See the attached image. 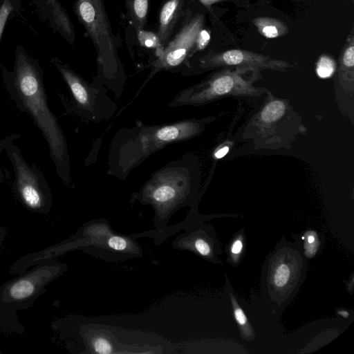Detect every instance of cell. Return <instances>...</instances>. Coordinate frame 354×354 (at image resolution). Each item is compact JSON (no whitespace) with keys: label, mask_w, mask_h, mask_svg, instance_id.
Returning <instances> with one entry per match:
<instances>
[{"label":"cell","mask_w":354,"mask_h":354,"mask_svg":"<svg viewBox=\"0 0 354 354\" xmlns=\"http://www.w3.org/2000/svg\"><path fill=\"white\" fill-rule=\"evenodd\" d=\"M1 77L16 109L28 115L46 140L56 174L63 183L71 187V162L68 145L57 118L47 101L44 73L39 62L21 45L15 50L12 71L0 66Z\"/></svg>","instance_id":"6da1fadb"},{"label":"cell","mask_w":354,"mask_h":354,"mask_svg":"<svg viewBox=\"0 0 354 354\" xmlns=\"http://www.w3.org/2000/svg\"><path fill=\"white\" fill-rule=\"evenodd\" d=\"M214 118L184 119L174 122L148 125L137 121L135 126L122 127L111 140L107 173L120 180L151 155L171 143L190 140L201 133Z\"/></svg>","instance_id":"7a4b0ae2"},{"label":"cell","mask_w":354,"mask_h":354,"mask_svg":"<svg viewBox=\"0 0 354 354\" xmlns=\"http://www.w3.org/2000/svg\"><path fill=\"white\" fill-rule=\"evenodd\" d=\"M199 177L196 157L187 153L152 173L131 199L150 205L156 218L165 220L191 203L196 195Z\"/></svg>","instance_id":"3957f363"},{"label":"cell","mask_w":354,"mask_h":354,"mask_svg":"<svg viewBox=\"0 0 354 354\" xmlns=\"http://www.w3.org/2000/svg\"><path fill=\"white\" fill-rule=\"evenodd\" d=\"M73 12L95 48L97 76L93 84L107 87L117 98L122 95L125 74L103 0H75Z\"/></svg>","instance_id":"277c9868"},{"label":"cell","mask_w":354,"mask_h":354,"mask_svg":"<svg viewBox=\"0 0 354 354\" xmlns=\"http://www.w3.org/2000/svg\"><path fill=\"white\" fill-rule=\"evenodd\" d=\"M249 71L242 68H229L219 71L201 82L179 91L168 106L173 108L199 106L223 97H258L267 92L266 88H259L253 84L260 78V74H254L250 79L243 77V74Z\"/></svg>","instance_id":"5b68a950"},{"label":"cell","mask_w":354,"mask_h":354,"mask_svg":"<svg viewBox=\"0 0 354 354\" xmlns=\"http://www.w3.org/2000/svg\"><path fill=\"white\" fill-rule=\"evenodd\" d=\"M50 63L62 76L70 91L69 102L59 96L68 112L94 122L109 120L114 115L118 106L109 97L105 87L89 84L57 57H53Z\"/></svg>","instance_id":"8992f818"},{"label":"cell","mask_w":354,"mask_h":354,"mask_svg":"<svg viewBox=\"0 0 354 354\" xmlns=\"http://www.w3.org/2000/svg\"><path fill=\"white\" fill-rule=\"evenodd\" d=\"M20 134L11 133L0 140V153H3L12 166L15 179L12 191L15 196L32 210L46 212L52 204V194L48 182L35 165L24 158L15 141Z\"/></svg>","instance_id":"52a82bcc"},{"label":"cell","mask_w":354,"mask_h":354,"mask_svg":"<svg viewBox=\"0 0 354 354\" xmlns=\"http://www.w3.org/2000/svg\"><path fill=\"white\" fill-rule=\"evenodd\" d=\"M204 24L205 15L202 13L189 17L165 47L156 50V59L152 63L151 71L138 94L157 73L171 71L189 60L198 50V38Z\"/></svg>","instance_id":"ba28073f"},{"label":"cell","mask_w":354,"mask_h":354,"mask_svg":"<svg viewBox=\"0 0 354 354\" xmlns=\"http://www.w3.org/2000/svg\"><path fill=\"white\" fill-rule=\"evenodd\" d=\"M234 67L260 73L262 70L284 71L292 65L284 60L241 49L223 52L209 51L198 59L197 68L206 70L218 67Z\"/></svg>","instance_id":"9c48e42d"},{"label":"cell","mask_w":354,"mask_h":354,"mask_svg":"<svg viewBox=\"0 0 354 354\" xmlns=\"http://www.w3.org/2000/svg\"><path fill=\"white\" fill-rule=\"evenodd\" d=\"M298 261L290 253L276 256L270 266L269 281L275 290L286 291L294 286L299 267Z\"/></svg>","instance_id":"30bf717a"},{"label":"cell","mask_w":354,"mask_h":354,"mask_svg":"<svg viewBox=\"0 0 354 354\" xmlns=\"http://www.w3.org/2000/svg\"><path fill=\"white\" fill-rule=\"evenodd\" d=\"M183 6V0H168L162 6L159 13L158 28L156 32L161 49L165 48L170 40L174 28L180 17Z\"/></svg>","instance_id":"8fae6325"},{"label":"cell","mask_w":354,"mask_h":354,"mask_svg":"<svg viewBox=\"0 0 354 354\" xmlns=\"http://www.w3.org/2000/svg\"><path fill=\"white\" fill-rule=\"evenodd\" d=\"M338 76L344 86L353 88L354 80V33L351 30L339 57Z\"/></svg>","instance_id":"7c38bea8"},{"label":"cell","mask_w":354,"mask_h":354,"mask_svg":"<svg viewBox=\"0 0 354 354\" xmlns=\"http://www.w3.org/2000/svg\"><path fill=\"white\" fill-rule=\"evenodd\" d=\"M252 24L255 26L259 32L268 39L284 36L289 31L287 24L279 19L257 17L252 19Z\"/></svg>","instance_id":"4fadbf2b"},{"label":"cell","mask_w":354,"mask_h":354,"mask_svg":"<svg viewBox=\"0 0 354 354\" xmlns=\"http://www.w3.org/2000/svg\"><path fill=\"white\" fill-rule=\"evenodd\" d=\"M130 20L138 31L144 30L147 24L149 0H124Z\"/></svg>","instance_id":"5bb4252c"},{"label":"cell","mask_w":354,"mask_h":354,"mask_svg":"<svg viewBox=\"0 0 354 354\" xmlns=\"http://www.w3.org/2000/svg\"><path fill=\"white\" fill-rule=\"evenodd\" d=\"M286 109V104L282 100H271L261 109L259 120L261 124L270 125L281 118L285 115Z\"/></svg>","instance_id":"9a60e30c"},{"label":"cell","mask_w":354,"mask_h":354,"mask_svg":"<svg viewBox=\"0 0 354 354\" xmlns=\"http://www.w3.org/2000/svg\"><path fill=\"white\" fill-rule=\"evenodd\" d=\"M230 298L233 306L234 317L241 329L243 336L248 340L252 339L254 333L245 315L232 294H230Z\"/></svg>","instance_id":"2e32d148"},{"label":"cell","mask_w":354,"mask_h":354,"mask_svg":"<svg viewBox=\"0 0 354 354\" xmlns=\"http://www.w3.org/2000/svg\"><path fill=\"white\" fill-rule=\"evenodd\" d=\"M335 68L334 59L328 55H322L317 62L316 73L321 78H328L333 75Z\"/></svg>","instance_id":"e0dca14e"},{"label":"cell","mask_w":354,"mask_h":354,"mask_svg":"<svg viewBox=\"0 0 354 354\" xmlns=\"http://www.w3.org/2000/svg\"><path fill=\"white\" fill-rule=\"evenodd\" d=\"M34 285L29 280H21L13 284L10 295L13 299H24L29 297L34 291Z\"/></svg>","instance_id":"ac0fdd59"},{"label":"cell","mask_w":354,"mask_h":354,"mask_svg":"<svg viewBox=\"0 0 354 354\" xmlns=\"http://www.w3.org/2000/svg\"><path fill=\"white\" fill-rule=\"evenodd\" d=\"M138 37L142 46L155 48L156 50L161 49L160 43L156 33L141 30L138 31Z\"/></svg>","instance_id":"d6986e66"},{"label":"cell","mask_w":354,"mask_h":354,"mask_svg":"<svg viewBox=\"0 0 354 354\" xmlns=\"http://www.w3.org/2000/svg\"><path fill=\"white\" fill-rule=\"evenodd\" d=\"M302 239L305 240L304 249L306 256L308 258L313 257L316 254L319 245V241L317 234L315 232H308Z\"/></svg>","instance_id":"ffe728a7"},{"label":"cell","mask_w":354,"mask_h":354,"mask_svg":"<svg viewBox=\"0 0 354 354\" xmlns=\"http://www.w3.org/2000/svg\"><path fill=\"white\" fill-rule=\"evenodd\" d=\"M107 245L113 250L125 252L130 248V241L124 237L113 235L108 239Z\"/></svg>","instance_id":"44dd1931"},{"label":"cell","mask_w":354,"mask_h":354,"mask_svg":"<svg viewBox=\"0 0 354 354\" xmlns=\"http://www.w3.org/2000/svg\"><path fill=\"white\" fill-rule=\"evenodd\" d=\"M93 349L95 353L109 354L113 353V345L111 342L104 337H97L92 341Z\"/></svg>","instance_id":"7402d4cb"},{"label":"cell","mask_w":354,"mask_h":354,"mask_svg":"<svg viewBox=\"0 0 354 354\" xmlns=\"http://www.w3.org/2000/svg\"><path fill=\"white\" fill-rule=\"evenodd\" d=\"M12 12V9L9 3L3 1L0 7V41L6 21Z\"/></svg>","instance_id":"603a6c76"},{"label":"cell","mask_w":354,"mask_h":354,"mask_svg":"<svg viewBox=\"0 0 354 354\" xmlns=\"http://www.w3.org/2000/svg\"><path fill=\"white\" fill-rule=\"evenodd\" d=\"M193 243L194 249L201 255L207 257L211 254V247L203 239L197 238Z\"/></svg>","instance_id":"cb8c5ba5"},{"label":"cell","mask_w":354,"mask_h":354,"mask_svg":"<svg viewBox=\"0 0 354 354\" xmlns=\"http://www.w3.org/2000/svg\"><path fill=\"white\" fill-rule=\"evenodd\" d=\"M210 39L209 32L203 28L198 38V50H203L207 45Z\"/></svg>","instance_id":"d4e9b609"},{"label":"cell","mask_w":354,"mask_h":354,"mask_svg":"<svg viewBox=\"0 0 354 354\" xmlns=\"http://www.w3.org/2000/svg\"><path fill=\"white\" fill-rule=\"evenodd\" d=\"M243 248V243L242 241L239 239H236L232 247H231V252L234 255H238L241 253Z\"/></svg>","instance_id":"484cf974"},{"label":"cell","mask_w":354,"mask_h":354,"mask_svg":"<svg viewBox=\"0 0 354 354\" xmlns=\"http://www.w3.org/2000/svg\"><path fill=\"white\" fill-rule=\"evenodd\" d=\"M3 1H7L9 3L12 9V12H17L20 10L21 0H0V7Z\"/></svg>","instance_id":"4316f807"},{"label":"cell","mask_w":354,"mask_h":354,"mask_svg":"<svg viewBox=\"0 0 354 354\" xmlns=\"http://www.w3.org/2000/svg\"><path fill=\"white\" fill-rule=\"evenodd\" d=\"M228 150H229L228 147H224L220 149L219 150H218L215 153L214 156L216 158H221L228 152Z\"/></svg>","instance_id":"83f0119b"},{"label":"cell","mask_w":354,"mask_h":354,"mask_svg":"<svg viewBox=\"0 0 354 354\" xmlns=\"http://www.w3.org/2000/svg\"><path fill=\"white\" fill-rule=\"evenodd\" d=\"M204 6H207V7H209V6H211L213 3H217V2H219V1H226V0H199Z\"/></svg>","instance_id":"f1b7e54d"},{"label":"cell","mask_w":354,"mask_h":354,"mask_svg":"<svg viewBox=\"0 0 354 354\" xmlns=\"http://www.w3.org/2000/svg\"><path fill=\"white\" fill-rule=\"evenodd\" d=\"M338 313L343 316L344 317H348L349 316V313L345 310H341V311H339Z\"/></svg>","instance_id":"f546056e"},{"label":"cell","mask_w":354,"mask_h":354,"mask_svg":"<svg viewBox=\"0 0 354 354\" xmlns=\"http://www.w3.org/2000/svg\"><path fill=\"white\" fill-rule=\"evenodd\" d=\"M4 180V176H3V171L0 167V183H1Z\"/></svg>","instance_id":"4dcf8cb0"},{"label":"cell","mask_w":354,"mask_h":354,"mask_svg":"<svg viewBox=\"0 0 354 354\" xmlns=\"http://www.w3.org/2000/svg\"><path fill=\"white\" fill-rule=\"evenodd\" d=\"M353 3L354 2V0H351Z\"/></svg>","instance_id":"1f68e13d"}]
</instances>
